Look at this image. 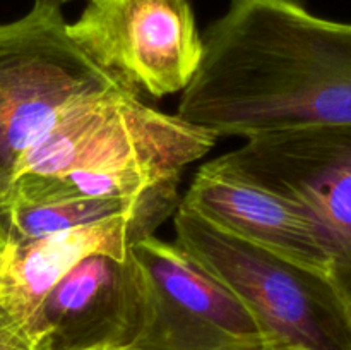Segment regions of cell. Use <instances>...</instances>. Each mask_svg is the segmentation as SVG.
<instances>
[{
  "label": "cell",
  "mask_w": 351,
  "mask_h": 350,
  "mask_svg": "<svg viewBox=\"0 0 351 350\" xmlns=\"http://www.w3.org/2000/svg\"><path fill=\"white\" fill-rule=\"evenodd\" d=\"M151 288L149 318L129 350H278L249 305L178 242L132 247Z\"/></svg>",
  "instance_id": "obj_7"
},
{
  "label": "cell",
  "mask_w": 351,
  "mask_h": 350,
  "mask_svg": "<svg viewBox=\"0 0 351 350\" xmlns=\"http://www.w3.org/2000/svg\"><path fill=\"white\" fill-rule=\"evenodd\" d=\"M55 2H58V3H62V2H67V0H55Z\"/></svg>",
  "instance_id": "obj_17"
},
{
  "label": "cell",
  "mask_w": 351,
  "mask_h": 350,
  "mask_svg": "<svg viewBox=\"0 0 351 350\" xmlns=\"http://www.w3.org/2000/svg\"><path fill=\"white\" fill-rule=\"evenodd\" d=\"M180 202L225 232L331 275L321 230L304 209L213 161L199 168Z\"/></svg>",
  "instance_id": "obj_10"
},
{
  "label": "cell",
  "mask_w": 351,
  "mask_h": 350,
  "mask_svg": "<svg viewBox=\"0 0 351 350\" xmlns=\"http://www.w3.org/2000/svg\"><path fill=\"white\" fill-rule=\"evenodd\" d=\"M60 3L36 0L23 17L0 24V199L14 168L82 96L125 88L69 34Z\"/></svg>",
  "instance_id": "obj_4"
},
{
  "label": "cell",
  "mask_w": 351,
  "mask_h": 350,
  "mask_svg": "<svg viewBox=\"0 0 351 350\" xmlns=\"http://www.w3.org/2000/svg\"><path fill=\"white\" fill-rule=\"evenodd\" d=\"M67 30L127 89L156 100L191 84L204 50L191 0H88Z\"/></svg>",
  "instance_id": "obj_6"
},
{
  "label": "cell",
  "mask_w": 351,
  "mask_h": 350,
  "mask_svg": "<svg viewBox=\"0 0 351 350\" xmlns=\"http://www.w3.org/2000/svg\"><path fill=\"white\" fill-rule=\"evenodd\" d=\"M151 288L130 253L95 254L57 281L27 325L34 350L130 349L149 318Z\"/></svg>",
  "instance_id": "obj_8"
},
{
  "label": "cell",
  "mask_w": 351,
  "mask_h": 350,
  "mask_svg": "<svg viewBox=\"0 0 351 350\" xmlns=\"http://www.w3.org/2000/svg\"><path fill=\"white\" fill-rule=\"evenodd\" d=\"M202 40L180 119L245 139L351 126V23L317 16L300 0H230Z\"/></svg>",
  "instance_id": "obj_1"
},
{
  "label": "cell",
  "mask_w": 351,
  "mask_h": 350,
  "mask_svg": "<svg viewBox=\"0 0 351 350\" xmlns=\"http://www.w3.org/2000/svg\"><path fill=\"white\" fill-rule=\"evenodd\" d=\"M216 139L215 132L177 113L151 108L130 89H106L69 103L50 129L24 151L12 180L72 170L180 177L187 165L215 148Z\"/></svg>",
  "instance_id": "obj_3"
},
{
  "label": "cell",
  "mask_w": 351,
  "mask_h": 350,
  "mask_svg": "<svg viewBox=\"0 0 351 350\" xmlns=\"http://www.w3.org/2000/svg\"><path fill=\"white\" fill-rule=\"evenodd\" d=\"M211 161L314 220L331 259V278L351 304V126L257 136Z\"/></svg>",
  "instance_id": "obj_5"
},
{
  "label": "cell",
  "mask_w": 351,
  "mask_h": 350,
  "mask_svg": "<svg viewBox=\"0 0 351 350\" xmlns=\"http://www.w3.org/2000/svg\"><path fill=\"white\" fill-rule=\"evenodd\" d=\"M165 180L168 178L143 172L72 170L58 175H21L10 182L2 208L93 198H136Z\"/></svg>",
  "instance_id": "obj_11"
},
{
  "label": "cell",
  "mask_w": 351,
  "mask_h": 350,
  "mask_svg": "<svg viewBox=\"0 0 351 350\" xmlns=\"http://www.w3.org/2000/svg\"><path fill=\"white\" fill-rule=\"evenodd\" d=\"M9 242V229H7L5 213L2 208V199H0V246Z\"/></svg>",
  "instance_id": "obj_14"
},
{
  "label": "cell",
  "mask_w": 351,
  "mask_h": 350,
  "mask_svg": "<svg viewBox=\"0 0 351 350\" xmlns=\"http://www.w3.org/2000/svg\"><path fill=\"white\" fill-rule=\"evenodd\" d=\"M99 350H129V349H99Z\"/></svg>",
  "instance_id": "obj_16"
},
{
  "label": "cell",
  "mask_w": 351,
  "mask_h": 350,
  "mask_svg": "<svg viewBox=\"0 0 351 350\" xmlns=\"http://www.w3.org/2000/svg\"><path fill=\"white\" fill-rule=\"evenodd\" d=\"M147 192L136 198H93L48 202V205L9 206L3 208L9 240L23 242V240L41 239L62 230L77 229L113 216L127 215L144 201Z\"/></svg>",
  "instance_id": "obj_12"
},
{
  "label": "cell",
  "mask_w": 351,
  "mask_h": 350,
  "mask_svg": "<svg viewBox=\"0 0 351 350\" xmlns=\"http://www.w3.org/2000/svg\"><path fill=\"white\" fill-rule=\"evenodd\" d=\"M177 242L256 314L278 350H351V304L331 275L225 232L185 205Z\"/></svg>",
  "instance_id": "obj_2"
},
{
  "label": "cell",
  "mask_w": 351,
  "mask_h": 350,
  "mask_svg": "<svg viewBox=\"0 0 351 350\" xmlns=\"http://www.w3.org/2000/svg\"><path fill=\"white\" fill-rule=\"evenodd\" d=\"M178 182L180 177L161 182L127 215L41 239L9 240L0 270V302L27 328L48 292L75 264L95 254L125 259L136 244L154 235V230L173 216L180 205Z\"/></svg>",
  "instance_id": "obj_9"
},
{
  "label": "cell",
  "mask_w": 351,
  "mask_h": 350,
  "mask_svg": "<svg viewBox=\"0 0 351 350\" xmlns=\"http://www.w3.org/2000/svg\"><path fill=\"white\" fill-rule=\"evenodd\" d=\"M0 350H34L26 325L0 302Z\"/></svg>",
  "instance_id": "obj_13"
},
{
  "label": "cell",
  "mask_w": 351,
  "mask_h": 350,
  "mask_svg": "<svg viewBox=\"0 0 351 350\" xmlns=\"http://www.w3.org/2000/svg\"><path fill=\"white\" fill-rule=\"evenodd\" d=\"M7 244H9V242H7ZM7 244H3V246H0V270H2V264H3V257H5Z\"/></svg>",
  "instance_id": "obj_15"
}]
</instances>
